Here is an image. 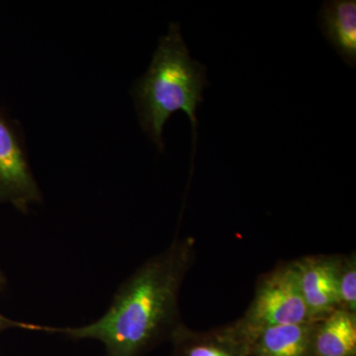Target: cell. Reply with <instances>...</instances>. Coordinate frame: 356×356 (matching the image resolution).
Instances as JSON below:
<instances>
[{
	"instance_id": "1",
	"label": "cell",
	"mask_w": 356,
	"mask_h": 356,
	"mask_svg": "<svg viewBox=\"0 0 356 356\" xmlns=\"http://www.w3.org/2000/svg\"><path fill=\"white\" fill-rule=\"evenodd\" d=\"M195 252L194 238L173 241L122 283L102 317L83 327H51V334L100 341L108 356L144 355L182 324L179 293Z\"/></svg>"
},
{
	"instance_id": "2",
	"label": "cell",
	"mask_w": 356,
	"mask_h": 356,
	"mask_svg": "<svg viewBox=\"0 0 356 356\" xmlns=\"http://www.w3.org/2000/svg\"><path fill=\"white\" fill-rule=\"evenodd\" d=\"M207 86V69L191 57L179 23H170L166 35L159 38L146 74L132 89L140 127L159 151L165 149L166 122L177 111L191 119L196 140V111Z\"/></svg>"
},
{
	"instance_id": "3",
	"label": "cell",
	"mask_w": 356,
	"mask_h": 356,
	"mask_svg": "<svg viewBox=\"0 0 356 356\" xmlns=\"http://www.w3.org/2000/svg\"><path fill=\"white\" fill-rule=\"evenodd\" d=\"M314 322L302 296L292 261L282 262L259 277L254 295L235 323L248 339L274 325Z\"/></svg>"
},
{
	"instance_id": "4",
	"label": "cell",
	"mask_w": 356,
	"mask_h": 356,
	"mask_svg": "<svg viewBox=\"0 0 356 356\" xmlns=\"http://www.w3.org/2000/svg\"><path fill=\"white\" fill-rule=\"evenodd\" d=\"M0 200L28 213L43 201L33 175L24 140L0 112Z\"/></svg>"
},
{
	"instance_id": "5",
	"label": "cell",
	"mask_w": 356,
	"mask_h": 356,
	"mask_svg": "<svg viewBox=\"0 0 356 356\" xmlns=\"http://www.w3.org/2000/svg\"><path fill=\"white\" fill-rule=\"evenodd\" d=\"M292 264L312 321L341 308L337 286L339 255H306Z\"/></svg>"
},
{
	"instance_id": "6",
	"label": "cell",
	"mask_w": 356,
	"mask_h": 356,
	"mask_svg": "<svg viewBox=\"0 0 356 356\" xmlns=\"http://www.w3.org/2000/svg\"><path fill=\"white\" fill-rule=\"evenodd\" d=\"M172 356H252L250 341L235 323L198 332L182 323L173 332Z\"/></svg>"
},
{
	"instance_id": "7",
	"label": "cell",
	"mask_w": 356,
	"mask_h": 356,
	"mask_svg": "<svg viewBox=\"0 0 356 356\" xmlns=\"http://www.w3.org/2000/svg\"><path fill=\"white\" fill-rule=\"evenodd\" d=\"M314 322L274 325L248 337L252 356H314Z\"/></svg>"
},
{
	"instance_id": "8",
	"label": "cell",
	"mask_w": 356,
	"mask_h": 356,
	"mask_svg": "<svg viewBox=\"0 0 356 356\" xmlns=\"http://www.w3.org/2000/svg\"><path fill=\"white\" fill-rule=\"evenodd\" d=\"M318 26L327 41L341 60L355 69L356 65V1H325L318 13Z\"/></svg>"
},
{
	"instance_id": "9",
	"label": "cell",
	"mask_w": 356,
	"mask_h": 356,
	"mask_svg": "<svg viewBox=\"0 0 356 356\" xmlns=\"http://www.w3.org/2000/svg\"><path fill=\"white\" fill-rule=\"evenodd\" d=\"M314 356H356V313L343 308L315 321Z\"/></svg>"
},
{
	"instance_id": "10",
	"label": "cell",
	"mask_w": 356,
	"mask_h": 356,
	"mask_svg": "<svg viewBox=\"0 0 356 356\" xmlns=\"http://www.w3.org/2000/svg\"><path fill=\"white\" fill-rule=\"evenodd\" d=\"M341 308L356 313V255H339L337 276Z\"/></svg>"
},
{
	"instance_id": "11",
	"label": "cell",
	"mask_w": 356,
	"mask_h": 356,
	"mask_svg": "<svg viewBox=\"0 0 356 356\" xmlns=\"http://www.w3.org/2000/svg\"><path fill=\"white\" fill-rule=\"evenodd\" d=\"M22 329L28 330V331H39L48 332L49 327L44 325H33L29 323L19 322V321L11 320V318L6 317L0 313V334L8 329Z\"/></svg>"
},
{
	"instance_id": "12",
	"label": "cell",
	"mask_w": 356,
	"mask_h": 356,
	"mask_svg": "<svg viewBox=\"0 0 356 356\" xmlns=\"http://www.w3.org/2000/svg\"><path fill=\"white\" fill-rule=\"evenodd\" d=\"M4 284H6V280H4L3 274H2L1 270H0V290L3 288Z\"/></svg>"
}]
</instances>
